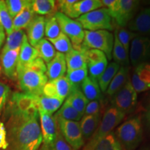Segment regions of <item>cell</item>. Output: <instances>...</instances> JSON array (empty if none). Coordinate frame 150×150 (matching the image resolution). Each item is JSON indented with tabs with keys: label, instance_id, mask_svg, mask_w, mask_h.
Returning a JSON list of instances; mask_svg holds the SVG:
<instances>
[{
	"label": "cell",
	"instance_id": "obj_1",
	"mask_svg": "<svg viewBox=\"0 0 150 150\" xmlns=\"http://www.w3.org/2000/svg\"><path fill=\"white\" fill-rule=\"evenodd\" d=\"M6 124V150H38L42 136L38 115L8 114Z\"/></svg>",
	"mask_w": 150,
	"mask_h": 150
},
{
	"label": "cell",
	"instance_id": "obj_2",
	"mask_svg": "<svg viewBox=\"0 0 150 150\" xmlns=\"http://www.w3.org/2000/svg\"><path fill=\"white\" fill-rule=\"evenodd\" d=\"M47 66L40 58L38 57L27 66L17 69V79L24 93L40 96L48 82L46 75Z\"/></svg>",
	"mask_w": 150,
	"mask_h": 150
},
{
	"label": "cell",
	"instance_id": "obj_3",
	"mask_svg": "<svg viewBox=\"0 0 150 150\" xmlns=\"http://www.w3.org/2000/svg\"><path fill=\"white\" fill-rule=\"evenodd\" d=\"M117 140L126 150H135L143 138V129L140 117H131L117 127L115 132Z\"/></svg>",
	"mask_w": 150,
	"mask_h": 150
},
{
	"label": "cell",
	"instance_id": "obj_4",
	"mask_svg": "<svg viewBox=\"0 0 150 150\" xmlns=\"http://www.w3.org/2000/svg\"><path fill=\"white\" fill-rule=\"evenodd\" d=\"M124 112L117 108L110 106L106 109L96 131L89 140L83 150H94L97 144L105 136L112 132L116 127L120 125L125 117Z\"/></svg>",
	"mask_w": 150,
	"mask_h": 150
},
{
	"label": "cell",
	"instance_id": "obj_5",
	"mask_svg": "<svg viewBox=\"0 0 150 150\" xmlns=\"http://www.w3.org/2000/svg\"><path fill=\"white\" fill-rule=\"evenodd\" d=\"M114 43V34L106 30L90 31H84V39L81 50H97L104 52L107 60H111L112 51Z\"/></svg>",
	"mask_w": 150,
	"mask_h": 150
},
{
	"label": "cell",
	"instance_id": "obj_6",
	"mask_svg": "<svg viewBox=\"0 0 150 150\" xmlns=\"http://www.w3.org/2000/svg\"><path fill=\"white\" fill-rule=\"evenodd\" d=\"M5 110V115L16 113L21 115H38V96L25 93L16 92L11 95Z\"/></svg>",
	"mask_w": 150,
	"mask_h": 150
},
{
	"label": "cell",
	"instance_id": "obj_7",
	"mask_svg": "<svg viewBox=\"0 0 150 150\" xmlns=\"http://www.w3.org/2000/svg\"><path fill=\"white\" fill-rule=\"evenodd\" d=\"M82 27L86 31H95L106 30L112 31L113 26L112 18L106 8H101L93 11L77 18Z\"/></svg>",
	"mask_w": 150,
	"mask_h": 150
},
{
	"label": "cell",
	"instance_id": "obj_8",
	"mask_svg": "<svg viewBox=\"0 0 150 150\" xmlns=\"http://www.w3.org/2000/svg\"><path fill=\"white\" fill-rule=\"evenodd\" d=\"M54 16L59 23L61 32L69 38L74 50L81 51L84 39V29L80 22L57 11Z\"/></svg>",
	"mask_w": 150,
	"mask_h": 150
},
{
	"label": "cell",
	"instance_id": "obj_9",
	"mask_svg": "<svg viewBox=\"0 0 150 150\" xmlns=\"http://www.w3.org/2000/svg\"><path fill=\"white\" fill-rule=\"evenodd\" d=\"M139 6L140 1L136 0H116L113 6L108 10L118 27L125 28L136 16Z\"/></svg>",
	"mask_w": 150,
	"mask_h": 150
},
{
	"label": "cell",
	"instance_id": "obj_10",
	"mask_svg": "<svg viewBox=\"0 0 150 150\" xmlns=\"http://www.w3.org/2000/svg\"><path fill=\"white\" fill-rule=\"evenodd\" d=\"M55 117L59 131L67 143L75 150L81 149L85 144V140L81 130L79 122L66 120L56 116Z\"/></svg>",
	"mask_w": 150,
	"mask_h": 150
},
{
	"label": "cell",
	"instance_id": "obj_11",
	"mask_svg": "<svg viewBox=\"0 0 150 150\" xmlns=\"http://www.w3.org/2000/svg\"><path fill=\"white\" fill-rule=\"evenodd\" d=\"M138 104V93L129 79L122 88L112 96V106L125 114L132 112Z\"/></svg>",
	"mask_w": 150,
	"mask_h": 150
},
{
	"label": "cell",
	"instance_id": "obj_12",
	"mask_svg": "<svg viewBox=\"0 0 150 150\" xmlns=\"http://www.w3.org/2000/svg\"><path fill=\"white\" fill-rule=\"evenodd\" d=\"M129 61L133 66L150 62V38L137 35L131 41L129 52Z\"/></svg>",
	"mask_w": 150,
	"mask_h": 150
},
{
	"label": "cell",
	"instance_id": "obj_13",
	"mask_svg": "<svg viewBox=\"0 0 150 150\" xmlns=\"http://www.w3.org/2000/svg\"><path fill=\"white\" fill-rule=\"evenodd\" d=\"M72 89V86L64 76L56 79L48 81L43 88L42 95L56 97L63 102L70 93Z\"/></svg>",
	"mask_w": 150,
	"mask_h": 150
},
{
	"label": "cell",
	"instance_id": "obj_14",
	"mask_svg": "<svg viewBox=\"0 0 150 150\" xmlns=\"http://www.w3.org/2000/svg\"><path fill=\"white\" fill-rule=\"evenodd\" d=\"M40 121V129L42 136V142L45 145H50L55 139L57 134L58 127L55 116L38 110Z\"/></svg>",
	"mask_w": 150,
	"mask_h": 150
},
{
	"label": "cell",
	"instance_id": "obj_15",
	"mask_svg": "<svg viewBox=\"0 0 150 150\" xmlns=\"http://www.w3.org/2000/svg\"><path fill=\"white\" fill-rule=\"evenodd\" d=\"M20 50H2L0 55L1 70L6 77L14 81L17 79L18 76L17 66Z\"/></svg>",
	"mask_w": 150,
	"mask_h": 150
},
{
	"label": "cell",
	"instance_id": "obj_16",
	"mask_svg": "<svg viewBox=\"0 0 150 150\" xmlns=\"http://www.w3.org/2000/svg\"><path fill=\"white\" fill-rule=\"evenodd\" d=\"M127 27L132 32L150 38V7L143 8L137 13Z\"/></svg>",
	"mask_w": 150,
	"mask_h": 150
},
{
	"label": "cell",
	"instance_id": "obj_17",
	"mask_svg": "<svg viewBox=\"0 0 150 150\" xmlns=\"http://www.w3.org/2000/svg\"><path fill=\"white\" fill-rule=\"evenodd\" d=\"M45 18L35 15L26 28L28 41L33 47H35L38 43L43 39V36L45 35Z\"/></svg>",
	"mask_w": 150,
	"mask_h": 150
},
{
	"label": "cell",
	"instance_id": "obj_18",
	"mask_svg": "<svg viewBox=\"0 0 150 150\" xmlns=\"http://www.w3.org/2000/svg\"><path fill=\"white\" fill-rule=\"evenodd\" d=\"M66 72L67 65L65 54L57 52L55 57L47 64L46 75L48 81H52L64 76Z\"/></svg>",
	"mask_w": 150,
	"mask_h": 150
},
{
	"label": "cell",
	"instance_id": "obj_19",
	"mask_svg": "<svg viewBox=\"0 0 150 150\" xmlns=\"http://www.w3.org/2000/svg\"><path fill=\"white\" fill-rule=\"evenodd\" d=\"M38 57V54L36 49L29 44L27 35L25 34L22 45L20 47L17 69L27 66Z\"/></svg>",
	"mask_w": 150,
	"mask_h": 150
},
{
	"label": "cell",
	"instance_id": "obj_20",
	"mask_svg": "<svg viewBox=\"0 0 150 150\" xmlns=\"http://www.w3.org/2000/svg\"><path fill=\"white\" fill-rule=\"evenodd\" d=\"M101 8H104L101 0H77L73 5L70 18H79L83 15Z\"/></svg>",
	"mask_w": 150,
	"mask_h": 150
},
{
	"label": "cell",
	"instance_id": "obj_21",
	"mask_svg": "<svg viewBox=\"0 0 150 150\" xmlns=\"http://www.w3.org/2000/svg\"><path fill=\"white\" fill-rule=\"evenodd\" d=\"M102 117L100 113L93 115H83L79 125L84 140H89L96 131Z\"/></svg>",
	"mask_w": 150,
	"mask_h": 150
},
{
	"label": "cell",
	"instance_id": "obj_22",
	"mask_svg": "<svg viewBox=\"0 0 150 150\" xmlns=\"http://www.w3.org/2000/svg\"><path fill=\"white\" fill-rule=\"evenodd\" d=\"M129 80V67L120 66L119 70L116 73L110 83L108 86L106 93L109 96H113L118 91H120Z\"/></svg>",
	"mask_w": 150,
	"mask_h": 150
},
{
	"label": "cell",
	"instance_id": "obj_23",
	"mask_svg": "<svg viewBox=\"0 0 150 150\" xmlns=\"http://www.w3.org/2000/svg\"><path fill=\"white\" fill-rule=\"evenodd\" d=\"M65 102L83 115L85 108L89 101L84 96L80 88H72Z\"/></svg>",
	"mask_w": 150,
	"mask_h": 150
},
{
	"label": "cell",
	"instance_id": "obj_24",
	"mask_svg": "<svg viewBox=\"0 0 150 150\" xmlns=\"http://www.w3.org/2000/svg\"><path fill=\"white\" fill-rule=\"evenodd\" d=\"M81 91L86 97V99L91 101L98 100L101 97V90L98 82L88 76L86 79L81 84Z\"/></svg>",
	"mask_w": 150,
	"mask_h": 150
},
{
	"label": "cell",
	"instance_id": "obj_25",
	"mask_svg": "<svg viewBox=\"0 0 150 150\" xmlns=\"http://www.w3.org/2000/svg\"><path fill=\"white\" fill-rule=\"evenodd\" d=\"M67 70H73L87 67L86 59L83 52L72 49L65 54Z\"/></svg>",
	"mask_w": 150,
	"mask_h": 150
},
{
	"label": "cell",
	"instance_id": "obj_26",
	"mask_svg": "<svg viewBox=\"0 0 150 150\" xmlns=\"http://www.w3.org/2000/svg\"><path fill=\"white\" fill-rule=\"evenodd\" d=\"M56 1L54 0H33L31 9L37 16H52L56 13Z\"/></svg>",
	"mask_w": 150,
	"mask_h": 150
},
{
	"label": "cell",
	"instance_id": "obj_27",
	"mask_svg": "<svg viewBox=\"0 0 150 150\" xmlns=\"http://www.w3.org/2000/svg\"><path fill=\"white\" fill-rule=\"evenodd\" d=\"M112 58L113 59L114 62L120 66H129V62H130L129 52H127V50L118 40L115 33H114V43L112 51Z\"/></svg>",
	"mask_w": 150,
	"mask_h": 150
},
{
	"label": "cell",
	"instance_id": "obj_28",
	"mask_svg": "<svg viewBox=\"0 0 150 150\" xmlns=\"http://www.w3.org/2000/svg\"><path fill=\"white\" fill-rule=\"evenodd\" d=\"M63 101L56 97L45 96L41 95L38 96V110L52 114L57 111L63 104Z\"/></svg>",
	"mask_w": 150,
	"mask_h": 150
},
{
	"label": "cell",
	"instance_id": "obj_29",
	"mask_svg": "<svg viewBox=\"0 0 150 150\" xmlns=\"http://www.w3.org/2000/svg\"><path fill=\"white\" fill-rule=\"evenodd\" d=\"M35 16L30 4L13 19V31L26 29Z\"/></svg>",
	"mask_w": 150,
	"mask_h": 150
},
{
	"label": "cell",
	"instance_id": "obj_30",
	"mask_svg": "<svg viewBox=\"0 0 150 150\" xmlns=\"http://www.w3.org/2000/svg\"><path fill=\"white\" fill-rule=\"evenodd\" d=\"M36 49L38 57L47 64L55 57L56 52L55 48L47 39L43 38L35 47Z\"/></svg>",
	"mask_w": 150,
	"mask_h": 150
},
{
	"label": "cell",
	"instance_id": "obj_31",
	"mask_svg": "<svg viewBox=\"0 0 150 150\" xmlns=\"http://www.w3.org/2000/svg\"><path fill=\"white\" fill-rule=\"evenodd\" d=\"M120 67V65H119L115 62H111L109 64H108L106 70H104L102 76L97 81L101 91L103 93H106L108 86L115 76L116 73L119 70Z\"/></svg>",
	"mask_w": 150,
	"mask_h": 150
},
{
	"label": "cell",
	"instance_id": "obj_32",
	"mask_svg": "<svg viewBox=\"0 0 150 150\" xmlns=\"http://www.w3.org/2000/svg\"><path fill=\"white\" fill-rule=\"evenodd\" d=\"M94 150H123V147L112 131L97 144Z\"/></svg>",
	"mask_w": 150,
	"mask_h": 150
},
{
	"label": "cell",
	"instance_id": "obj_33",
	"mask_svg": "<svg viewBox=\"0 0 150 150\" xmlns=\"http://www.w3.org/2000/svg\"><path fill=\"white\" fill-rule=\"evenodd\" d=\"M25 33L23 30H13L7 35L6 43L2 50H15L20 49Z\"/></svg>",
	"mask_w": 150,
	"mask_h": 150
},
{
	"label": "cell",
	"instance_id": "obj_34",
	"mask_svg": "<svg viewBox=\"0 0 150 150\" xmlns=\"http://www.w3.org/2000/svg\"><path fill=\"white\" fill-rule=\"evenodd\" d=\"M87 67L73 70H67L65 77L70 82L72 88H80L81 84L88 76Z\"/></svg>",
	"mask_w": 150,
	"mask_h": 150
},
{
	"label": "cell",
	"instance_id": "obj_35",
	"mask_svg": "<svg viewBox=\"0 0 150 150\" xmlns=\"http://www.w3.org/2000/svg\"><path fill=\"white\" fill-rule=\"evenodd\" d=\"M56 117H59L66 120L79 122L81 120L83 115L79 112L75 110L74 108L70 106L68 104L64 102L61 108L57 110L56 113L54 115Z\"/></svg>",
	"mask_w": 150,
	"mask_h": 150
},
{
	"label": "cell",
	"instance_id": "obj_36",
	"mask_svg": "<svg viewBox=\"0 0 150 150\" xmlns=\"http://www.w3.org/2000/svg\"><path fill=\"white\" fill-rule=\"evenodd\" d=\"M52 43V45L59 53L66 54L72 50V45L69 38L63 32L60 33L58 37L54 39L48 40Z\"/></svg>",
	"mask_w": 150,
	"mask_h": 150
},
{
	"label": "cell",
	"instance_id": "obj_37",
	"mask_svg": "<svg viewBox=\"0 0 150 150\" xmlns=\"http://www.w3.org/2000/svg\"><path fill=\"white\" fill-rule=\"evenodd\" d=\"M61 33V28H60L59 24L54 16V14L45 18V35L47 38L48 40L56 38V37L59 36Z\"/></svg>",
	"mask_w": 150,
	"mask_h": 150
},
{
	"label": "cell",
	"instance_id": "obj_38",
	"mask_svg": "<svg viewBox=\"0 0 150 150\" xmlns=\"http://www.w3.org/2000/svg\"><path fill=\"white\" fill-rule=\"evenodd\" d=\"M108 65V60L104 59L95 63H87L88 72L90 77L96 80L97 81L102 76Z\"/></svg>",
	"mask_w": 150,
	"mask_h": 150
},
{
	"label": "cell",
	"instance_id": "obj_39",
	"mask_svg": "<svg viewBox=\"0 0 150 150\" xmlns=\"http://www.w3.org/2000/svg\"><path fill=\"white\" fill-rule=\"evenodd\" d=\"M0 24L4 27L7 35L13 31V18L9 14L5 1L0 3Z\"/></svg>",
	"mask_w": 150,
	"mask_h": 150
},
{
	"label": "cell",
	"instance_id": "obj_40",
	"mask_svg": "<svg viewBox=\"0 0 150 150\" xmlns=\"http://www.w3.org/2000/svg\"><path fill=\"white\" fill-rule=\"evenodd\" d=\"M6 6L11 18L15 17L20 13L24 8L31 4L29 0H6L5 1Z\"/></svg>",
	"mask_w": 150,
	"mask_h": 150
},
{
	"label": "cell",
	"instance_id": "obj_41",
	"mask_svg": "<svg viewBox=\"0 0 150 150\" xmlns=\"http://www.w3.org/2000/svg\"><path fill=\"white\" fill-rule=\"evenodd\" d=\"M115 33L122 46L127 50V52H129L131 41L137 35V33L132 32L130 30L125 29V28L117 29L115 31Z\"/></svg>",
	"mask_w": 150,
	"mask_h": 150
},
{
	"label": "cell",
	"instance_id": "obj_42",
	"mask_svg": "<svg viewBox=\"0 0 150 150\" xmlns=\"http://www.w3.org/2000/svg\"><path fill=\"white\" fill-rule=\"evenodd\" d=\"M134 73L138 79L150 90V63H144L137 65Z\"/></svg>",
	"mask_w": 150,
	"mask_h": 150
},
{
	"label": "cell",
	"instance_id": "obj_43",
	"mask_svg": "<svg viewBox=\"0 0 150 150\" xmlns=\"http://www.w3.org/2000/svg\"><path fill=\"white\" fill-rule=\"evenodd\" d=\"M48 147L50 148V150H75L67 143L63 136H62L59 129H58L55 139Z\"/></svg>",
	"mask_w": 150,
	"mask_h": 150
},
{
	"label": "cell",
	"instance_id": "obj_44",
	"mask_svg": "<svg viewBox=\"0 0 150 150\" xmlns=\"http://www.w3.org/2000/svg\"><path fill=\"white\" fill-rule=\"evenodd\" d=\"M83 52L84 55H85L86 63H95V62L107 59V58H106V56L104 52L99 51V50L91 49V50H85Z\"/></svg>",
	"mask_w": 150,
	"mask_h": 150
},
{
	"label": "cell",
	"instance_id": "obj_45",
	"mask_svg": "<svg viewBox=\"0 0 150 150\" xmlns=\"http://www.w3.org/2000/svg\"><path fill=\"white\" fill-rule=\"evenodd\" d=\"M76 1L77 0H60V1H58L57 5L58 8L60 10L59 12L70 18L73 5L76 3Z\"/></svg>",
	"mask_w": 150,
	"mask_h": 150
},
{
	"label": "cell",
	"instance_id": "obj_46",
	"mask_svg": "<svg viewBox=\"0 0 150 150\" xmlns=\"http://www.w3.org/2000/svg\"><path fill=\"white\" fill-rule=\"evenodd\" d=\"M10 93V88L8 85L0 82V112L4 107Z\"/></svg>",
	"mask_w": 150,
	"mask_h": 150
},
{
	"label": "cell",
	"instance_id": "obj_47",
	"mask_svg": "<svg viewBox=\"0 0 150 150\" xmlns=\"http://www.w3.org/2000/svg\"><path fill=\"white\" fill-rule=\"evenodd\" d=\"M100 106L98 100L91 101L88 103L83 115H93L100 113Z\"/></svg>",
	"mask_w": 150,
	"mask_h": 150
},
{
	"label": "cell",
	"instance_id": "obj_48",
	"mask_svg": "<svg viewBox=\"0 0 150 150\" xmlns=\"http://www.w3.org/2000/svg\"><path fill=\"white\" fill-rule=\"evenodd\" d=\"M8 146V144L7 142L6 131L5 128L0 130V149L6 150Z\"/></svg>",
	"mask_w": 150,
	"mask_h": 150
},
{
	"label": "cell",
	"instance_id": "obj_49",
	"mask_svg": "<svg viewBox=\"0 0 150 150\" xmlns=\"http://www.w3.org/2000/svg\"><path fill=\"white\" fill-rule=\"evenodd\" d=\"M6 38V33L5 30L4 29L2 26L0 24V50H1L2 45L4 44Z\"/></svg>",
	"mask_w": 150,
	"mask_h": 150
},
{
	"label": "cell",
	"instance_id": "obj_50",
	"mask_svg": "<svg viewBox=\"0 0 150 150\" xmlns=\"http://www.w3.org/2000/svg\"><path fill=\"white\" fill-rule=\"evenodd\" d=\"M145 120L146 125H147L148 128L150 130V106L147 108V109L145 113Z\"/></svg>",
	"mask_w": 150,
	"mask_h": 150
},
{
	"label": "cell",
	"instance_id": "obj_51",
	"mask_svg": "<svg viewBox=\"0 0 150 150\" xmlns=\"http://www.w3.org/2000/svg\"><path fill=\"white\" fill-rule=\"evenodd\" d=\"M38 150H50V148H49L47 145H45L43 144V145H42V147L39 148Z\"/></svg>",
	"mask_w": 150,
	"mask_h": 150
},
{
	"label": "cell",
	"instance_id": "obj_52",
	"mask_svg": "<svg viewBox=\"0 0 150 150\" xmlns=\"http://www.w3.org/2000/svg\"><path fill=\"white\" fill-rule=\"evenodd\" d=\"M6 127L4 126V125L3 122H1V121H0V130H1V129H5Z\"/></svg>",
	"mask_w": 150,
	"mask_h": 150
},
{
	"label": "cell",
	"instance_id": "obj_53",
	"mask_svg": "<svg viewBox=\"0 0 150 150\" xmlns=\"http://www.w3.org/2000/svg\"><path fill=\"white\" fill-rule=\"evenodd\" d=\"M1 63H0V74H1Z\"/></svg>",
	"mask_w": 150,
	"mask_h": 150
},
{
	"label": "cell",
	"instance_id": "obj_54",
	"mask_svg": "<svg viewBox=\"0 0 150 150\" xmlns=\"http://www.w3.org/2000/svg\"><path fill=\"white\" fill-rule=\"evenodd\" d=\"M1 1H0V3H1Z\"/></svg>",
	"mask_w": 150,
	"mask_h": 150
}]
</instances>
